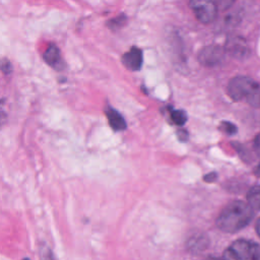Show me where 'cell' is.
Here are the masks:
<instances>
[{
  "mask_svg": "<svg viewBox=\"0 0 260 260\" xmlns=\"http://www.w3.org/2000/svg\"><path fill=\"white\" fill-rule=\"evenodd\" d=\"M253 214V207L249 203L236 200L220 211L216 218V225L222 232L236 233L249 224Z\"/></svg>",
  "mask_w": 260,
  "mask_h": 260,
  "instance_id": "1",
  "label": "cell"
},
{
  "mask_svg": "<svg viewBox=\"0 0 260 260\" xmlns=\"http://www.w3.org/2000/svg\"><path fill=\"white\" fill-rule=\"evenodd\" d=\"M228 93L236 102L245 101L254 107L260 105V86L252 78L236 76L229 82Z\"/></svg>",
  "mask_w": 260,
  "mask_h": 260,
  "instance_id": "2",
  "label": "cell"
},
{
  "mask_svg": "<svg viewBox=\"0 0 260 260\" xmlns=\"http://www.w3.org/2000/svg\"><path fill=\"white\" fill-rule=\"evenodd\" d=\"M223 260H260V246L253 241L239 239L226 248Z\"/></svg>",
  "mask_w": 260,
  "mask_h": 260,
  "instance_id": "3",
  "label": "cell"
},
{
  "mask_svg": "<svg viewBox=\"0 0 260 260\" xmlns=\"http://www.w3.org/2000/svg\"><path fill=\"white\" fill-rule=\"evenodd\" d=\"M190 7L196 18L205 24L215 19L218 9L215 0H190Z\"/></svg>",
  "mask_w": 260,
  "mask_h": 260,
  "instance_id": "4",
  "label": "cell"
},
{
  "mask_svg": "<svg viewBox=\"0 0 260 260\" xmlns=\"http://www.w3.org/2000/svg\"><path fill=\"white\" fill-rule=\"evenodd\" d=\"M225 49L218 45H209L204 47L198 54L199 62L204 66H215L219 64L224 57Z\"/></svg>",
  "mask_w": 260,
  "mask_h": 260,
  "instance_id": "5",
  "label": "cell"
},
{
  "mask_svg": "<svg viewBox=\"0 0 260 260\" xmlns=\"http://www.w3.org/2000/svg\"><path fill=\"white\" fill-rule=\"evenodd\" d=\"M225 52L235 58H247L250 54L249 47L244 39L241 37H231L225 44Z\"/></svg>",
  "mask_w": 260,
  "mask_h": 260,
  "instance_id": "6",
  "label": "cell"
},
{
  "mask_svg": "<svg viewBox=\"0 0 260 260\" xmlns=\"http://www.w3.org/2000/svg\"><path fill=\"white\" fill-rule=\"evenodd\" d=\"M142 62H143L142 51L136 47H132L128 52H126L122 56V63L127 69L131 71L139 70L141 68Z\"/></svg>",
  "mask_w": 260,
  "mask_h": 260,
  "instance_id": "7",
  "label": "cell"
},
{
  "mask_svg": "<svg viewBox=\"0 0 260 260\" xmlns=\"http://www.w3.org/2000/svg\"><path fill=\"white\" fill-rule=\"evenodd\" d=\"M43 56H44L43 58H44L45 62L52 68H54L56 70L64 69L65 63L61 57L59 49L54 44L49 45V47L47 48V50L45 51Z\"/></svg>",
  "mask_w": 260,
  "mask_h": 260,
  "instance_id": "8",
  "label": "cell"
},
{
  "mask_svg": "<svg viewBox=\"0 0 260 260\" xmlns=\"http://www.w3.org/2000/svg\"><path fill=\"white\" fill-rule=\"evenodd\" d=\"M106 115L108 117V121L109 124L111 125V127L116 130V131H121L124 130L126 128V121L123 118V116L116 111L113 108H108L106 110Z\"/></svg>",
  "mask_w": 260,
  "mask_h": 260,
  "instance_id": "9",
  "label": "cell"
},
{
  "mask_svg": "<svg viewBox=\"0 0 260 260\" xmlns=\"http://www.w3.org/2000/svg\"><path fill=\"white\" fill-rule=\"evenodd\" d=\"M206 242H207V239H205L203 235H194L188 240L187 247L189 250L193 252H199L205 249Z\"/></svg>",
  "mask_w": 260,
  "mask_h": 260,
  "instance_id": "10",
  "label": "cell"
},
{
  "mask_svg": "<svg viewBox=\"0 0 260 260\" xmlns=\"http://www.w3.org/2000/svg\"><path fill=\"white\" fill-rule=\"evenodd\" d=\"M248 203L253 207V209L260 210V185L252 187L247 194Z\"/></svg>",
  "mask_w": 260,
  "mask_h": 260,
  "instance_id": "11",
  "label": "cell"
},
{
  "mask_svg": "<svg viewBox=\"0 0 260 260\" xmlns=\"http://www.w3.org/2000/svg\"><path fill=\"white\" fill-rule=\"evenodd\" d=\"M171 119L176 125L182 126L187 121V115L183 110H173L171 112Z\"/></svg>",
  "mask_w": 260,
  "mask_h": 260,
  "instance_id": "12",
  "label": "cell"
},
{
  "mask_svg": "<svg viewBox=\"0 0 260 260\" xmlns=\"http://www.w3.org/2000/svg\"><path fill=\"white\" fill-rule=\"evenodd\" d=\"M127 21V18L124 14H121V15H118L117 17H114L112 18L111 20L108 21L107 25L112 29V30H117L119 28H121Z\"/></svg>",
  "mask_w": 260,
  "mask_h": 260,
  "instance_id": "13",
  "label": "cell"
},
{
  "mask_svg": "<svg viewBox=\"0 0 260 260\" xmlns=\"http://www.w3.org/2000/svg\"><path fill=\"white\" fill-rule=\"evenodd\" d=\"M41 260H57L48 247H43L41 249Z\"/></svg>",
  "mask_w": 260,
  "mask_h": 260,
  "instance_id": "14",
  "label": "cell"
},
{
  "mask_svg": "<svg viewBox=\"0 0 260 260\" xmlns=\"http://www.w3.org/2000/svg\"><path fill=\"white\" fill-rule=\"evenodd\" d=\"M220 127H221V129H222L225 133H228V134H230V135L235 134V133L237 132V127H236L233 123H231V122L224 121V122L221 123Z\"/></svg>",
  "mask_w": 260,
  "mask_h": 260,
  "instance_id": "15",
  "label": "cell"
},
{
  "mask_svg": "<svg viewBox=\"0 0 260 260\" xmlns=\"http://www.w3.org/2000/svg\"><path fill=\"white\" fill-rule=\"evenodd\" d=\"M236 0H215L216 5L219 9H228L230 8Z\"/></svg>",
  "mask_w": 260,
  "mask_h": 260,
  "instance_id": "16",
  "label": "cell"
},
{
  "mask_svg": "<svg viewBox=\"0 0 260 260\" xmlns=\"http://www.w3.org/2000/svg\"><path fill=\"white\" fill-rule=\"evenodd\" d=\"M1 69L4 73H10L11 70H12V66H11V63L9 60L7 59H3L2 62H1Z\"/></svg>",
  "mask_w": 260,
  "mask_h": 260,
  "instance_id": "17",
  "label": "cell"
},
{
  "mask_svg": "<svg viewBox=\"0 0 260 260\" xmlns=\"http://www.w3.org/2000/svg\"><path fill=\"white\" fill-rule=\"evenodd\" d=\"M254 149L256 153L260 156V133L254 139Z\"/></svg>",
  "mask_w": 260,
  "mask_h": 260,
  "instance_id": "18",
  "label": "cell"
},
{
  "mask_svg": "<svg viewBox=\"0 0 260 260\" xmlns=\"http://www.w3.org/2000/svg\"><path fill=\"white\" fill-rule=\"evenodd\" d=\"M216 178H217V176H216L215 173H209V174H207V175L204 177V181H205V182H208V183H211V182L215 181Z\"/></svg>",
  "mask_w": 260,
  "mask_h": 260,
  "instance_id": "19",
  "label": "cell"
},
{
  "mask_svg": "<svg viewBox=\"0 0 260 260\" xmlns=\"http://www.w3.org/2000/svg\"><path fill=\"white\" fill-rule=\"evenodd\" d=\"M178 137L180 140L185 141L188 138V132L186 130H179L178 131Z\"/></svg>",
  "mask_w": 260,
  "mask_h": 260,
  "instance_id": "20",
  "label": "cell"
},
{
  "mask_svg": "<svg viewBox=\"0 0 260 260\" xmlns=\"http://www.w3.org/2000/svg\"><path fill=\"white\" fill-rule=\"evenodd\" d=\"M255 229H256V233H257V234H258V236L260 237V218L257 220Z\"/></svg>",
  "mask_w": 260,
  "mask_h": 260,
  "instance_id": "21",
  "label": "cell"
},
{
  "mask_svg": "<svg viewBox=\"0 0 260 260\" xmlns=\"http://www.w3.org/2000/svg\"><path fill=\"white\" fill-rule=\"evenodd\" d=\"M254 173H255V175H256V176L260 177V162H259V164H258V166L256 167V169H255Z\"/></svg>",
  "mask_w": 260,
  "mask_h": 260,
  "instance_id": "22",
  "label": "cell"
},
{
  "mask_svg": "<svg viewBox=\"0 0 260 260\" xmlns=\"http://www.w3.org/2000/svg\"><path fill=\"white\" fill-rule=\"evenodd\" d=\"M204 260H223V259H220V258H217V257H214V256H209V257L205 258Z\"/></svg>",
  "mask_w": 260,
  "mask_h": 260,
  "instance_id": "23",
  "label": "cell"
},
{
  "mask_svg": "<svg viewBox=\"0 0 260 260\" xmlns=\"http://www.w3.org/2000/svg\"><path fill=\"white\" fill-rule=\"evenodd\" d=\"M23 260H29V259H27V258H24V259H23Z\"/></svg>",
  "mask_w": 260,
  "mask_h": 260,
  "instance_id": "24",
  "label": "cell"
}]
</instances>
